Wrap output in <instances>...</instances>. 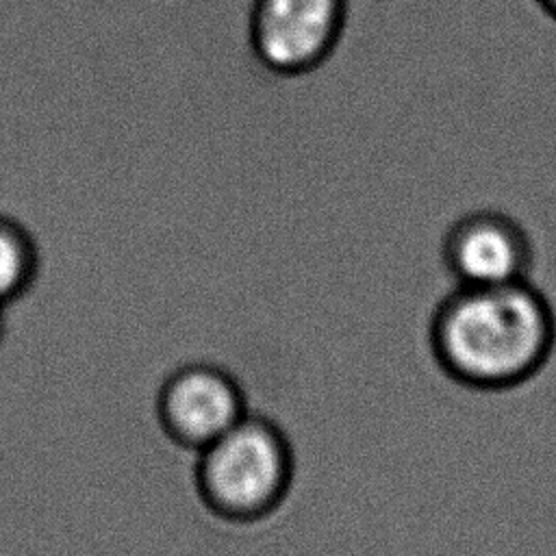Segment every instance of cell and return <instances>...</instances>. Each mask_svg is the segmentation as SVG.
Listing matches in <instances>:
<instances>
[{
	"mask_svg": "<svg viewBox=\"0 0 556 556\" xmlns=\"http://www.w3.org/2000/svg\"><path fill=\"white\" fill-rule=\"evenodd\" d=\"M348 24V0H252L248 41L256 63L274 76L319 70Z\"/></svg>",
	"mask_w": 556,
	"mask_h": 556,
	"instance_id": "3",
	"label": "cell"
},
{
	"mask_svg": "<svg viewBox=\"0 0 556 556\" xmlns=\"http://www.w3.org/2000/svg\"><path fill=\"white\" fill-rule=\"evenodd\" d=\"M250 410L237 378L211 363H189L172 371L156 395L163 432L180 447L200 452Z\"/></svg>",
	"mask_w": 556,
	"mask_h": 556,
	"instance_id": "4",
	"label": "cell"
},
{
	"mask_svg": "<svg viewBox=\"0 0 556 556\" xmlns=\"http://www.w3.org/2000/svg\"><path fill=\"white\" fill-rule=\"evenodd\" d=\"M39 274V248L15 215L0 211V306L24 298Z\"/></svg>",
	"mask_w": 556,
	"mask_h": 556,
	"instance_id": "6",
	"label": "cell"
},
{
	"mask_svg": "<svg viewBox=\"0 0 556 556\" xmlns=\"http://www.w3.org/2000/svg\"><path fill=\"white\" fill-rule=\"evenodd\" d=\"M430 352L456 384L482 391H513L552 358L556 313L530 282L456 287L430 317Z\"/></svg>",
	"mask_w": 556,
	"mask_h": 556,
	"instance_id": "1",
	"label": "cell"
},
{
	"mask_svg": "<svg viewBox=\"0 0 556 556\" xmlns=\"http://www.w3.org/2000/svg\"><path fill=\"white\" fill-rule=\"evenodd\" d=\"M536 2L541 4V9H543L549 17L556 20V0H536Z\"/></svg>",
	"mask_w": 556,
	"mask_h": 556,
	"instance_id": "7",
	"label": "cell"
},
{
	"mask_svg": "<svg viewBox=\"0 0 556 556\" xmlns=\"http://www.w3.org/2000/svg\"><path fill=\"white\" fill-rule=\"evenodd\" d=\"M4 311H7V308L0 306V345H2L4 334H7V315H4Z\"/></svg>",
	"mask_w": 556,
	"mask_h": 556,
	"instance_id": "8",
	"label": "cell"
},
{
	"mask_svg": "<svg viewBox=\"0 0 556 556\" xmlns=\"http://www.w3.org/2000/svg\"><path fill=\"white\" fill-rule=\"evenodd\" d=\"M441 258L456 287H497L530 280L534 245L510 215L471 211L447 228Z\"/></svg>",
	"mask_w": 556,
	"mask_h": 556,
	"instance_id": "5",
	"label": "cell"
},
{
	"mask_svg": "<svg viewBox=\"0 0 556 556\" xmlns=\"http://www.w3.org/2000/svg\"><path fill=\"white\" fill-rule=\"evenodd\" d=\"M295 471L293 447L269 417L248 413L198 452L195 489L219 519L250 523L287 497Z\"/></svg>",
	"mask_w": 556,
	"mask_h": 556,
	"instance_id": "2",
	"label": "cell"
}]
</instances>
